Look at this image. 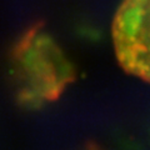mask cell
Returning a JSON list of instances; mask_svg holds the SVG:
<instances>
[{
	"instance_id": "6da1fadb",
	"label": "cell",
	"mask_w": 150,
	"mask_h": 150,
	"mask_svg": "<svg viewBox=\"0 0 150 150\" xmlns=\"http://www.w3.org/2000/svg\"><path fill=\"white\" fill-rule=\"evenodd\" d=\"M75 76L73 63L41 25L26 30L11 50V86L25 109H39L58 100Z\"/></svg>"
},
{
	"instance_id": "7a4b0ae2",
	"label": "cell",
	"mask_w": 150,
	"mask_h": 150,
	"mask_svg": "<svg viewBox=\"0 0 150 150\" xmlns=\"http://www.w3.org/2000/svg\"><path fill=\"white\" fill-rule=\"evenodd\" d=\"M112 40L121 68L150 83V0H124L112 21Z\"/></svg>"
},
{
	"instance_id": "3957f363",
	"label": "cell",
	"mask_w": 150,
	"mask_h": 150,
	"mask_svg": "<svg viewBox=\"0 0 150 150\" xmlns=\"http://www.w3.org/2000/svg\"><path fill=\"white\" fill-rule=\"evenodd\" d=\"M84 150H101V149L99 146H96V145H94V144H89Z\"/></svg>"
}]
</instances>
